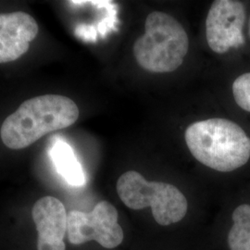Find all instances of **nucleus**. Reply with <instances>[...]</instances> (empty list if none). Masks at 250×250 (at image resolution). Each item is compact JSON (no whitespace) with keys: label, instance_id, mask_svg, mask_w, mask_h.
I'll use <instances>...</instances> for the list:
<instances>
[{"label":"nucleus","instance_id":"obj_2","mask_svg":"<svg viewBox=\"0 0 250 250\" xmlns=\"http://www.w3.org/2000/svg\"><path fill=\"white\" fill-rule=\"evenodd\" d=\"M186 142L196 160L218 171H232L250 160V137L239 125L226 119H208L189 125Z\"/></svg>","mask_w":250,"mask_h":250},{"label":"nucleus","instance_id":"obj_5","mask_svg":"<svg viewBox=\"0 0 250 250\" xmlns=\"http://www.w3.org/2000/svg\"><path fill=\"white\" fill-rule=\"evenodd\" d=\"M116 208L100 201L92 211L72 210L68 213V238L73 245L98 242L105 249H114L124 240V231L118 223Z\"/></svg>","mask_w":250,"mask_h":250},{"label":"nucleus","instance_id":"obj_10","mask_svg":"<svg viewBox=\"0 0 250 250\" xmlns=\"http://www.w3.org/2000/svg\"><path fill=\"white\" fill-rule=\"evenodd\" d=\"M228 245L230 250H250V205L238 206L232 213Z\"/></svg>","mask_w":250,"mask_h":250},{"label":"nucleus","instance_id":"obj_4","mask_svg":"<svg viewBox=\"0 0 250 250\" xmlns=\"http://www.w3.org/2000/svg\"><path fill=\"white\" fill-rule=\"evenodd\" d=\"M117 193L132 209L150 207L155 221L163 226L178 223L188 212L187 197L178 188L167 183L148 182L135 170L119 178Z\"/></svg>","mask_w":250,"mask_h":250},{"label":"nucleus","instance_id":"obj_11","mask_svg":"<svg viewBox=\"0 0 250 250\" xmlns=\"http://www.w3.org/2000/svg\"><path fill=\"white\" fill-rule=\"evenodd\" d=\"M232 95L242 109L250 112V72L237 77L232 83Z\"/></svg>","mask_w":250,"mask_h":250},{"label":"nucleus","instance_id":"obj_6","mask_svg":"<svg viewBox=\"0 0 250 250\" xmlns=\"http://www.w3.org/2000/svg\"><path fill=\"white\" fill-rule=\"evenodd\" d=\"M246 9L240 1L217 0L208 10L206 20L208 45L215 53H226L244 44L243 28Z\"/></svg>","mask_w":250,"mask_h":250},{"label":"nucleus","instance_id":"obj_1","mask_svg":"<svg viewBox=\"0 0 250 250\" xmlns=\"http://www.w3.org/2000/svg\"><path fill=\"white\" fill-rule=\"evenodd\" d=\"M75 102L60 95H44L24 101L3 123L0 136L11 149H22L45 134L73 125L79 118Z\"/></svg>","mask_w":250,"mask_h":250},{"label":"nucleus","instance_id":"obj_3","mask_svg":"<svg viewBox=\"0 0 250 250\" xmlns=\"http://www.w3.org/2000/svg\"><path fill=\"white\" fill-rule=\"evenodd\" d=\"M186 30L173 17L153 11L146 20L145 34L134 42V58L147 72L165 73L177 70L188 52Z\"/></svg>","mask_w":250,"mask_h":250},{"label":"nucleus","instance_id":"obj_7","mask_svg":"<svg viewBox=\"0 0 250 250\" xmlns=\"http://www.w3.org/2000/svg\"><path fill=\"white\" fill-rule=\"evenodd\" d=\"M38 232L37 250H65L68 213L58 198L45 197L36 201L32 210Z\"/></svg>","mask_w":250,"mask_h":250},{"label":"nucleus","instance_id":"obj_9","mask_svg":"<svg viewBox=\"0 0 250 250\" xmlns=\"http://www.w3.org/2000/svg\"><path fill=\"white\" fill-rule=\"evenodd\" d=\"M50 157L57 171L73 187L85 184V175L80 162L69 144L61 139L55 140L50 148Z\"/></svg>","mask_w":250,"mask_h":250},{"label":"nucleus","instance_id":"obj_8","mask_svg":"<svg viewBox=\"0 0 250 250\" xmlns=\"http://www.w3.org/2000/svg\"><path fill=\"white\" fill-rule=\"evenodd\" d=\"M37 34L38 24L26 12L0 14V63L14 62L26 53Z\"/></svg>","mask_w":250,"mask_h":250}]
</instances>
